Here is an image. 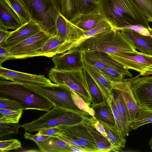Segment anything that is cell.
Instances as JSON below:
<instances>
[{"instance_id": "60d3db41", "label": "cell", "mask_w": 152, "mask_h": 152, "mask_svg": "<svg viewBox=\"0 0 152 152\" xmlns=\"http://www.w3.org/2000/svg\"><path fill=\"white\" fill-rule=\"evenodd\" d=\"M104 126L107 134L108 139L116 152L121 151L122 148L120 142L114 132L105 124L100 122Z\"/></svg>"}, {"instance_id": "f5cc1de1", "label": "cell", "mask_w": 152, "mask_h": 152, "mask_svg": "<svg viewBox=\"0 0 152 152\" xmlns=\"http://www.w3.org/2000/svg\"><path fill=\"white\" fill-rule=\"evenodd\" d=\"M149 30L150 33L152 34V28H151Z\"/></svg>"}, {"instance_id": "c3c4849f", "label": "cell", "mask_w": 152, "mask_h": 152, "mask_svg": "<svg viewBox=\"0 0 152 152\" xmlns=\"http://www.w3.org/2000/svg\"><path fill=\"white\" fill-rule=\"evenodd\" d=\"M12 31L0 29V46L2 45Z\"/></svg>"}, {"instance_id": "30bf717a", "label": "cell", "mask_w": 152, "mask_h": 152, "mask_svg": "<svg viewBox=\"0 0 152 152\" xmlns=\"http://www.w3.org/2000/svg\"><path fill=\"white\" fill-rule=\"evenodd\" d=\"M138 75L134 77L131 87L138 106L146 110L152 111V77L142 78Z\"/></svg>"}, {"instance_id": "e575fe53", "label": "cell", "mask_w": 152, "mask_h": 152, "mask_svg": "<svg viewBox=\"0 0 152 152\" xmlns=\"http://www.w3.org/2000/svg\"><path fill=\"white\" fill-rule=\"evenodd\" d=\"M61 14L70 20L76 14L75 0H60Z\"/></svg>"}, {"instance_id": "f546056e", "label": "cell", "mask_w": 152, "mask_h": 152, "mask_svg": "<svg viewBox=\"0 0 152 152\" xmlns=\"http://www.w3.org/2000/svg\"><path fill=\"white\" fill-rule=\"evenodd\" d=\"M85 75L91 96V104H96L106 101L101 91L90 74L85 69Z\"/></svg>"}, {"instance_id": "cb8c5ba5", "label": "cell", "mask_w": 152, "mask_h": 152, "mask_svg": "<svg viewBox=\"0 0 152 152\" xmlns=\"http://www.w3.org/2000/svg\"><path fill=\"white\" fill-rule=\"evenodd\" d=\"M103 18L99 12L78 13L75 15L70 21L85 31L94 27Z\"/></svg>"}, {"instance_id": "d6a6232c", "label": "cell", "mask_w": 152, "mask_h": 152, "mask_svg": "<svg viewBox=\"0 0 152 152\" xmlns=\"http://www.w3.org/2000/svg\"><path fill=\"white\" fill-rule=\"evenodd\" d=\"M75 15L99 12L98 4L93 0H75Z\"/></svg>"}, {"instance_id": "4fadbf2b", "label": "cell", "mask_w": 152, "mask_h": 152, "mask_svg": "<svg viewBox=\"0 0 152 152\" xmlns=\"http://www.w3.org/2000/svg\"><path fill=\"white\" fill-rule=\"evenodd\" d=\"M133 78H123L118 81L110 82L112 89H115L118 91L126 104L129 124L135 118L139 106L131 87V83Z\"/></svg>"}, {"instance_id": "2e32d148", "label": "cell", "mask_w": 152, "mask_h": 152, "mask_svg": "<svg viewBox=\"0 0 152 152\" xmlns=\"http://www.w3.org/2000/svg\"><path fill=\"white\" fill-rule=\"evenodd\" d=\"M83 58L84 63L100 71L109 66L121 69L126 68L109 56L107 53L104 52H83Z\"/></svg>"}, {"instance_id": "4dcf8cb0", "label": "cell", "mask_w": 152, "mask_h": 152, "mask_svg": "<svg viewBox=\"0 0 152 152\" xmlns=\"http://www.w3.org/2000/svg\"><path fill=\"white\" fill-rule=\"evenodd\" d=\"M104 77L110 82H115L120 80L125 76L130 77H133L127 68L123 69L107 67L100 71Z\"/></svg>"}, {"instance_id": "5bb4252c", "label": "cell", "mask_w": 152, "mask_h": 152, "mask_svg": "<svg viewBox=\"0 0 152 152\" xmlns=\"http://www.w3.org/2000/svg\"><path fill=\"white\" fill-rule=\"evenodd\" d=\"M59 126L62 131L78 140L87 152H99L94 138L82 121L74 125Z\"/></svg>"}, {"instance_id": "6da1fadb", "label": "cell", "mask_w": 152, "mask_h": 152, "mask_svg": "<svg viewBox=\"0 0 152 152\" xmlns=\"http://www.w3.org/2000/svg\"><path fill=\"white\" fill-rule=\"evenodd\" d=\"M99 12L113 28L140 25L149 30L147 18L136 0H99Z\"/></svg>"}, {"instance_id": "277c9868", "label": "cell", "mask_w": 152, "mask_h": 152, "mask_svg": "<svg viewBox=\"0 0 152 152\" xmlns=\"http://www.w3.org/2000/svg\"><path fill=\"white\" fill-rule=\"evenodd\" d=\"M88 114L83 111L72 110L54 107L32 122L24 124L22 127L29 133L62 125L76 124Z\"/></svg>"}, {"instance_id": "f35d334b", "label": "cell", "mask_w": 152, "mask_h": 152, "mask_svg": "<svg viewBox=\"0 0 152 152\" xmlns=\"http://www.w3.org/2000/svg\"><path fill=\"white\" fill-rule=\"evenodd\" d=\"M22 148L20 141L17 139H12L0 141V152H6Z\"/></svg>"}, {"instance_id": "9a60e30c", "label": "cell", "mask_w": 152, "mask_h": 152, "mask_svg": "<svg viewBox=\"0 0 152 152\" xmlns=\"http://www.w3.org/2000/svg\"><path fill=\"white\" fill-rule=\"evenodd\" d=\"M56 35L61 40L73 44L83 35L84 31L72 23L61 14L56 22Z\"/></svg>"}, {"instance_id": "52a82bcc", "label": "cell", "mask_w": 152, "mask_h": 152, "mask_svg": "<svg viewBox=\"0 0 152 152\" xmlns=\"http://www.w3.org/2000/svg\"><path fill=\"white\" fill-rule=\"evenodd\" d=\"M21 84L48 99L53 104L54 107L72 110H81L73 101L71 89L65 85L42 86Z\"/></svg>"}, {"instance_id": "f1b7e54d", "label": "cell", "mask_w": 152, "mask_h": 152, "mask_svg": "<svg viewBox=\"0 0 152 152\" xmlns=\"http://www.w3.org/2000/svg\"><path fill=\"white\" fill-rule=\"evenodd\" d=\"M152 123V111L142 109L138 106L137 115L129 124L130 131L136 129L140 127Z\"/></svg>"}, {"instance_id": "74e56055", "label": "cell", "mask_w": 152, "mask_h": 152, "mask_svg": "<svg viewBox=\"0 0 152 152\" xmlns=\"http://www.w3.org/2000/svg\"><path fill=\"white\" fill-rule=\"evenodd\" d=\"M22 127L19 123H0V137L9 134H17L18 129Z\"/></svg>"}, {"instance_id": "8fae6325", "label": "cell", "mask_w": 152, "mask_h": 152, "mask_svg": "<svg viewBox=\"0 0 152 152\" xmlns=\"http://www.w3.org/2000/svg\"><path fill=\"white\" fill-rule=\"evenodd\" d=\"M54 68L60 71H70L84 69L83 52L77 48L57 54L52 57Z\"/></svg>"}, {"instance_id": "44dd1931", "label": "cell", "mask_w": 152, "mask_h": 152, "mask_svg": "<svg viewBox=\"0 0 152 152\" xmlns=\"http://www.w3.org/2000/svg\"><path fill=\"white\" fill-rule=\"evenodd\" d=\"M84 69L93 79L106 100L109 103L112 95L111 82L104 77L100 70L93 66L84 63Z\"/></svg>"}, {"instance_id": "b9f144b4", "label": "cell", "mask_w": 152, "mask_h": 152, "mask_svg": "<svg viewBox=\"0 0 152 152\" xmlns=\"http://www.w3.org/2000/svg\"><path fill=\"white\" fill-rule=\"evenodd\" d=\"M114 31L121 30L122 29H128L134 30L140 34L143 35L149 36L152 37L151 34L148 29L140 25L126 26H124L113 28Z\"/></svg>"}, {"instance_id": "e0dca14e", "label": "cell", "mask_w": 152, "mask_h": 152, "mask_svg": "<svg viewBox=\"0 0 152 152\" xmlns=\"http://www.w3.org/2000/svg\"><path fill=\"white\" fill-rule=\"evenodd\" d=\"M42 31L33 21L31 20L14 31L1 46L8 48Z\"/></svg>"}, {"instance_id": "d590c367", "label": "cell", "mask_w": 152, "mask_h": 152, "mask_svg": "<svg viewBox=\"0 0 152 152\" xmlns=\"http://www.w3.org/2000/svg\"><path fill=\"white\" fill-rule=\"evenodd\" d=\"M73 101L76 106L80 110L87 113L89 115L94 116L95 111L89 106L83 99L77 93L71 89Z\"/></svg>"}, {"instance_id": "f907efd6", "label": "cell", "mask_w": 152, "mask_h": 152, "mask_svg": "<svg viewBox=\"0 0 152 152\" xmlns=\"http://www.w3.org/2000/svg\"><path fill=\"white\" fill-rule=\"evenodd\" d=\"M54 1L57 4L59 10L60 6V0H54Z\"/></svg>"}, {"instance_id": "836d02e7", "label": "cell", "mask_w": 152, "mask_h": 152, "mask_svg": "<svg viewBox=\"0 0 152 152\" xmlns=\"http://www.w3.org/2000/svg\"><path fill=\"white\" fill-rule=\"evenodd\" d=\"M23 110H12L0 109V123H19Z\"/></svg>"}, {"instance_id": "f6af8a7d", "label": "cell", "mask_w": 152, "mask_h": 152, "mask_svg": "<svg viewBox=\"0 0 152 152\" xmlns=\"http://www.w3.org/2000/svg\"><path fill=\"white\" fill-rule=\"evenodd\" d=\"M24 137L26 139H28L34 141L36 143L41 142L49 137L50 136L39 135L37 134L33 135L29 132L26 131L24 134Z\"/></svg>"}, {"instance_id": "7bdbcfd3", "label": "cell", "mask_w": 152, "mask_h": 152, "mask_svg": "<svg viewBox=\"0 0 152 152\" xmlns=\"http://www.w3.org/2000/svg\"><path fill=\"white\" fill-rule=\"evenodd\" d=\"M144 11L148 21L152 23V0H136Z\"/></svg>"}, {"instance_id": "484cf974", "label": "cell", "mask_w": 152, "mask_h": 152, "mask_svg": "<svg viewBox=\"0 0 152 152\" xmlns=\"http://www.w3.org/2000/svg\"><path fill=\"white\" fill-rule=\"evenodd\" d=\"M109 103L111 108L115 121V126L111 129L114 132L120 142L122 148H124L126 145V136L124 129L121 116L112 94Z\"/></svg>"}, {"instance_id": "8992f818", "label": "cell", "mask_w": 152, "mask_h": 152, "mask_svg": "<svg viewBox=\"0 0 152 152\" xmlns=\"http://www.w3.org/2000/svg\"><path fill=\"white\" fill-rule=\"evenodd\" d=\"M48 76L54 83L65 85L78 94L90 106L91 95L85 75L84 69L60 71L54 68L50 70Z\"/></svg>"}, {"instance_id": "603a6c76", "label": "cell", "mask_w": 152, "mask_h": 152, "mask_svg": "<svg viewBox=\"0 0 152 152\" xmlns=\"http://www.w3.org/2000/svg\"><path fill=\"white\" fill-rule=\"evenodd\" d=\"M36 144L41 152H73L70 145L56 137L50 136Z\"/></svg>"}, {"instance_id": "4316f807", "label": "cell", "mask_w": 152, "mask_h": 152, "mask_svg": "<svg viewBox=\"0 0 152 152\" xmlns=\"http://www.w3.org/2000/svg\"><path fill=\"white\" fill-rule=\"evenodd\" d=\"M113 29L110 23L103 18L99 21L94 27L88 31H84L83 35L77 41L72 44L70 49L76 47L83 41L90 37L109 31Z\"/></svg>"}, {"instance_id": "5b68a950", "label": "cell", "mask_w": 152, "mask_h": 152, "mask_svg": "<svg viewBox=\"0 0 152 152\" xmlns=\"http://www.w3.org/2000/svg\"><path fill=\"white\" fill-rule=\"evenodd\" d=\"M31 20L50 36L56 35V22L61 14L54 0H22Z\"/></svg>"}, {"instance_id": "816d5d0a", "label": "cell", "mask_w": 152, "mask_h": 152, "mask_svg": "<svg viewBox=\"0 0 152 152\" xmlns=\"http://www.w3.org/2000/svg\"><path fill=\"white\" fill-rule=\"evenodd\" d=\"M94 2L98 4L99 0H93Z\"/></svg>"}, {"instance_id": "d4e9b609", "label": "cell", "mask_w": 152, "mask_h": 152, "mask_svg": "<svg viewBox=\"0 0 152 152\" xmlns=\"http://www.w3.org/2000/svg\"><path fill=\"white\" fill-rule=\"evenodd\" d=\"M95 111L94 116L99 121L106 125L110 129L115 126L114 115L109 103L106 101L96 104H91Z\"/></svg>"}, {"instance_id": "ac0fdd59", "label": "cell", "mask_w": 152, "mask_h": 152, "mask_svg": "<svg viewBox=\"0 0 152 152\" xmlns=\"http://www.w3.org/2000/svg\"><path fill=\"white\" fill-rule=\"evenodd\" d=\"M120 31L134 49L142 53L152 55V37L142 35L130 29Z\"/></svg>"}, {"instance_id": "7a4b0ae2", "label": "cell", "mask_w": 152, "mask_h": 152, "mask_svg": "<svg viewBox=\"0 0 152 152\" xmlns=\"http://www.w3.org/2000/svg\"><path fill=\"white\" fill-rule=\"evenodd\" d=\"M0 96L22 104L25 110L47 112L53 106L48 99L17 82L1 79Z\"/></svg>"}, {"instance_id": "7c38bea8", "label": "cell", "mask_w": 152, "mask_h": 152, "mask_svg": "<svg viewBox=\"0 0 152 152\" xmlns=\"http://www.w3.org/2000/svg\"><path fill=\"white\" fill-rule=\"evenodd\" d=\"M1 79L9 80L22 84L42 86H54L57 85L44 75H36L8 69L0 66Z\"/></svg>"}, {"instance_id": "bcb514c9", "label": "cell", "mask_w": 152, "mask_h": 152, "mask_svg": "<svg viewBox=\"0 0 152 152\" xmlns=\"http://www.w3.org/2000/svg\"><path fill=\"white\" fill-rule=\"evenodd\" d=\"M91 116L90 118L96 129L108 139L107 134L103 126L96 118L94 116L91 115Z\"/></svg>"}, {"instance_id": "d6986e66", "label": "cell", "mask_w": 152, "mask_h": 152, "mask_svg": "<svg viewBox=\"0 0 152 152\" xmlns=\"http://www.w3.org/2000/svg\"><path fill=\"white\" fill-rule=\"evenodd\" d=\"M72 44L61 40L56 35L50 37L38 50L37 56L53 57L69 50Z\"/></svg>"}, {"instance_id": "9c48e42d", "label": "cell", "mask_w": 152, "mask_h": 152, "mask_svg": "<svg viewBox=\"0 0 152 152\" xmlns=\"http://www.w3.org/2000/svg\"><path fill=\"white\" fill-rule=\"evenodd\" d=\"M50 37L41 31L19 43L7 48L12 59H23L37 56L41 48Z\"/></svg>"}, {"instance_id": "ab89813d", "label": "cell", "mask_w": 152, "mask_h": 152, "mask_svg": "<svg viewBox=\"0 0 152 152\" xmlns=\"http://www.w3.org/2000/svg\"><path fill=\"white\" fill-rule=\"evenodd\" d=\"M70 145H72L82 150L84 152H87L82 145L80 141L75 137L62 131L59 134L56 136Z\"/></svg>"}, {"instance_id": "ba28073f", "label": "cell", "mask_w": 152, "mask_h": 152, "mask_svg": "<svg viewBox=\"0 0 152 152\" xmlns=\"http://www.w3.org/2000/svg\"><path fill=\"white\" fill-rule=\"evenodd\" d=\"M108 54L128 69L135 70L142 76L152 75V55L137 51Z\"/></svg>"}, {"instance_id": "1f68e13d", "label": "cell", "mask_w": 152, "mask_h": 152, "mask_svg": "<svg viewBox=\"0 0 152 152\" xmlns=\"http://www.w3.org/2000/svg\"><path fill=\"white\" fill-rule=\"evenodd\" d=\"M20 18L22 25L31 20L22 0H4Z\"/></svg>"}, {"instance_id": "ee69618b", "label": "cell", "mask_w": 152, "mask_h": 152, "mask_svg": "<svg viewBox=\"0 0 152 152\" xmlns=\"http://www.w3.org/2000/svg\"><path fill=\"white\" fill-rule=\"evenodd\" d=\"M61 132V129L59 126H58L41 130L38 131L36 134L39 135L56 137Z\"/></svg>"}, {"instance_id": "8d00e7d4", "label": "cell", "mask_w": 152, "mask_h": 152, "mask_svg": "<svg viewBox=\"0 0 152 152\" xmlns=\"http://www.w3.org/2000/svg\"><path fill=\"white\" fill-rule=\"evenodd\" d=\"M0 109L12 110H25L22 104L15 100L0 96Z\"/></svg>"}, {"instance_id": "3957f363", "label": "cell", "mask_w": 152, "mask_h": 152, "mask_svg": "<svg viewBox=\"0 0 152 152\" xmlns=\"http://www.w3.org/2000/svg\"><path fill=\"white\" fill-rule=\"evenodd\" d=\"M76 48L82 52L99 51L107 53L137 51L120 30L113 29L90 37Z\"/></svg>"}, {"instance_id": "83f0119b", "label": "cell", "mask_w": 152, "mask_h": 152, "mask_svg": "<svg viewBox=\"0 0 152 152\" xmlns=\"http://www.w3.org/2000/svg\"><path fill=\"white\" fill-rule=\"evenodd\" d=\"M113 98L120 114L124 129L126 136L129 135L130 132L128 113L126 104L118 91L112 89Z\"/></svg>"}, {"instance_id": "ffe728a7", "label": "cell", "mask_w": 152, "mask_h": 152, "mask_svg": "<svg viewBox=\"0 0 152 152\" xmlns=\"http://www.w3.org/2000/svg\"><path fill=\"white\" fill-rule=\"evenodd\" d=\"M22 25L16 14L4 0H0V29L16 30Z\"/></svg>"}, {"instance_id": "681fc988", "label": "cell", "mask_w": 152, "mask_h": 152, "mask_svg": "<svg viewBox=\"0 0 152 152\" xmlns=\"http://www.w3.org/2000/svg\"><path fill=\"white\" fill-rule=\"evenodd\" d=\"M149 145L151 151H152V137H151L149 141Z\"/></svg>"}, {"instance_id": "7dc6e473", "label": "cell", "mask_w": 152, "mask_h": 152, "mask_svg": "<svg viewBox=\"0 0 152 152\" xmlns=\"http://www.w3.org/2000/svg\"><path fill=\"white\" fill-rule=\"evenodd\" d=\"M11 55L6 48L0 46V66L4 61L12 60Z\"/></svg>"}, {"instance_id": "7402d4cb", "label": "cell", "mask_w": 152, "mask_h": 152, "mask_svg": "<svg viewBox=\"0 0 152 152\" xmlns=\"http://www.w3.org/2000/svg\"><path fill=\"white\" fill-rule=\"evenodd\" d=\"M87 116L83 117L82 121L94 138L99 152H116L108 140L96 129L90 118Z\"/></svg>"}]
</instances>
